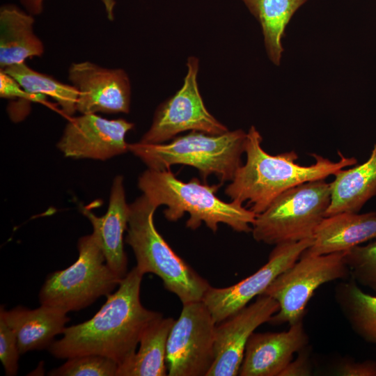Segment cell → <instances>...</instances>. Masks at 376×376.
<instances>
[{"label":"cell","instance_id":"6da1fadb","mask_svg":"<svg viewBox=\"0 0 376 376\" xmlns=\"http://www.w3.org/2000/svg\"><path fill=\"white\" fill-rule=\"evenodd\" d=\"M143 274L135 266L121 280L118 289L107 296L105 303L88 320L66 327L63 336L47 349L55 358L67 359L97 354L118 365L135 354L146 327L160 313L148 310L141 302Z\"/></svg>","mask_w":376,"mask_h":376},{"label":"cell","instance_id":"7a4b0ae2","mask_svg":"<svg viewBox=\"0 0 376 376\" xmlns=\"http://www.w3.org/2000/svg\"><path fill=\"white\" fill-rule=\"evenodd\" d=\"M262 141L260 132L251 126L246 132V162L237 169L225 189L230 201L242 205L246 202L256 214L265 210L286 190L306 182L325 179L357 164L355 157H346L338 152V161L312 154L315 163L302 166L296 163L298 155L295 151L272 155L263 150Z\"/></svg>","mask_w":376,"mask_h":376},{"label":"cell","instance_id":"3957f363","mask_svg":"<svg viewBox=\"0 0 376 376\" xmlns=\"http://www.w3.org/2000/svg\"><path fill=\"white\" fill-rule=\"evenodd\" d=\"M221 185L201 183L196 178L183 182L171 169H148L138 178L139 189L153 205L167 206L164 214L170 221H178L187 212L186 226L191 230L205 223L216 233L219 224H224L236 232L251 233L256 214L242 205L217 197Z\"/></svg>","mask_w":376,"mask_h":376},{"label":"cell","instance_id":"277c9868","mask_svg":"<svg viewBox=\"0 0 376 376\" xmlns=\"http://www.w3.org/2000/svg\"><path fill=\"white\" fill-rule=\"evenodd\" d=\"M246 132L242 130L210 134L199 131L175 137L169 143H129L128 148L148 169L167 170L175 164L194 167L204 180L215 175L231 181L242 166Z\"/></svg>","mask_w":376,"mask_h":376},{"label":"cell","instance_id":"5b68a950","mask_svg":"<svg viewBox=\"0 0 376 376\" xmlns=\"http://www.w3.org/2000/svg\"><path fill=\"white\" fill-rule=\"evenodd\" d=\"M130 212L125 242L132 248L136 267L143 275L159 277L166 290L182 304L202 300L210 285L178 256L155 228L157 207L142 194L130 204Z\"/></svg>","mask_w":376,"mask_h":376},{"label":"cell","instance_id":"8992f818","mask_svg":"<svg viewBox=\"0 0 376 376\" xmlns=\"http://www.w3.org/2000/svg\"><path fill=\"white\" fill-rule=\"evenodd\" d=\"M77 249L78 258L72 265L47 277L39 292L40 304L67 313L77 311L119 285L122 279L107 265L96 230L80 237Z\"/></svg>","mask_w":376,"mask_h":376},{"label":"cell","instance_id":"52a82bcc","mask_svg":"<svg viewBox=\"0 0 376 376\" xmlns=\"http://www.w3.org/2000/svg\"><path fill=\"white\" fill-rule=\"evenodd\" d=\"M330 201L331 185L325 179L293 187L256 214L252 224L253 237L275 246L313 238Z\"/></svg>","mask_w":376,"mask_h":376},{"label":"cell","instance_id":"ba28073f","mask_svg":"<svg viewBox=\"0 0 376 376\" xmlns=\"http://www.w3.org/2000/svg\"><path fill=\"white\" fill-rule=\"evenodd\" d=\"M346 252L301 255L279 274L263 293L274 299L279 305V311L268 322L292 325L302 320L308 302L320 285L350 277L345 262Z\"/></svg>","mask_w":376,"mask_h":376},{"label":"cell","instance_id":"9c48e42d","mask_svg":"<svg viewBox=\"0 0 376 376\" xmlns=\"http://www.w3.org/2000/svg\"><path fill=\"white\" fill-rule=\"evenodd\" d=\"M217 324L202 300L182 304L166 344L169 376H207L214 360Z\"/></svg>","mask_w":376,"mask_h":376},{"label":"cell","instance_id":"30bf717a","mask_svg":"<svg viewBox=\"0 0 376 376\" xmlns=\"http://www.w3.org/2000/svg\"><path fill=\"white\" fill-rule=\"evenodd\" d=\"M184 84L176 93L157 109L152 123L140 142L162 143L180 132L199 131L210 134H221L228 131L207 109L197 84L198 60L189 57Z\"/></svg>","mask_w":376,"mask_h":376},{"label":"cell","instance_id":"8fae6325","mask_svg":"<svg viewBox=\"0 0 376 376\" xmlns=\"http://www.w3.org/2000/svg\"><path fill=\"white\" fill-rule=\"evenodd\" d=\"M313 241V238H309L277 244L270 253L267 262L253 274L228 287L210 285L202 301L215 323L226 320L248 305L256 296L263 294L279 274L299 260Z\"/></svg>","mask_w":376,"mask_h":376},{"label":"cell","instance_id":"7c38bea8","mask_svg":"<svg viewBox=\"0 0 376 376\" xmlns=\"http://www.w3.org/2000/svg\"><path fill=\"white\" fill-rule=\"evenodd\" d=\"M133 127L123 118L81 114L70 119L57 147L66 157L104 161L129 151L125 137Z\"/></svg>","mask_w":376,"mask_h":376},{"label":"cell","instance_id":"4fadbf2b","mask_svg":"<svg viewBox=\"0 0 376 376\" xmlns=\"http://www.w3.org/2000/svg\"><path fill=\"white\" fill-rule=\"evenodd\" d=\"M279 309L274 299L261 294L254 302L217 324L214 360L207 376L238 375L249 337Z\"/></svg>","mask_w":376,"mask_h":376},{"label":"cell","instance_id":"5bb4252c","mask_svg":"<svg viewBox=\"0 0 376 376\" xmlns=\"http://www.w3.org/2000/svg\"><path fill=\"white\" fill-rule=\"evenodd\" d=\"M68 78L78 91L77 108L81 114L129 112L131 87L123 70L84 61L71 65Z\"/></svg>","mask_w":376,"mask_h":376},{"label":"cell","instance_id":"9a60e30c","mask_svg":"<svg viewBox=\"0 0 376 376\" xmlns=\"http://www.w3.org/2000/svg\"><path fill=\"white\" fill-rule=\"evenodd\" d=\"M308 337L302 320L286 331L253 333L246 345L240 376H281L293 354L304 350Z\"/></svg>","mask_w":376,"mask_h":376},{"label":"cell","instance_id":"2e32d148","mask_svg":"<svg viewBox=\"0 0 376 376\" xmlns=\"http://www.w3.org/2000/svg\"><path fill=\"white\" fill-rule=\"evenodd\" d=\"M81 212L90 221L93 229L99 234L107 265L123 279L127 274V258L123 247V234L127 229L130 212L123 176L117 175L113 179L108 208L104 215H95L87 206H81Z\"/></svg>","mask_w":376,"mask_h":376},{"label":"cell","instance_id":"e0dca14e","mask_svg":"<svg viewBox=\"0 0 376 376\" xmlns=\"http://www.w3.org/2000/svg\"><path fill=\"white\" fill-rule=\"evenodd\" d=\"M0 316L15 334L21 354L48 349L70 320L65 311L42 304L36 309L17 306L8 311L1 306Z\"/></svg>","mask_w":376,"mask_h":376},{"label":"cell","instance_id":"ac0fdd59","mask_svg":"<svg viewBox=\"0 0 376 376\" xmlns=\"http://www.w3.org/2000/svg\"><path fill=\"white\" fill-rule=\"evenodd\" d=\"M373 239H376V212H341L322 219L315 230L312 244L301 255L346 251Z\"/></svg>","mask_w":376,"mask_h":376},{"label":"cell","instance_id":"d6986e66","mask_svg":"<svg viewBox=\"0 0 376 376\" xmlns=\"http://www.w3.org/2000/svg\"><path fill=\"white\" fill-rule=\"evenodd\" d=\"M330 182L331 201L325 217L341 212L357 213L376 196V143L368 159L360 165L340 169Z\"/></svg>","mask_w":376,"mask_h":376},{"label":"cell","instance_id":"ffe728a7","mask_svg":"<svg viewBox=\"0 0 376 376\" xmlns=\"http://www.w3.org/2000/svg\"><path fill=\"white\" fill-rule=\"evenodd\" d=\"M34 19L14 5H6L0 10V67L25 62L41 56L44 46L33 32Z\"/></svg>","mask_w":376,"mask_h":376},{"label":"cell","instance_id":"44dd1931","mask_svg":"<svg viewBox=\"0 0 376 376\" xmlns=\"http://www.w3.org/2000/svg\"><path fill=\"white\" fill-rule=\"evenodd\" d=\"M175 320L162 315L153 320L143 331L138 350L118 368L116 376L168 375L166 344Z\"/></svg>","mask_w":376,"mask_h":376},{"label":"cell","instance_id":"7402d4cb","mask_svg":"<svg viewBox=\"0 0 376 376\" xmlns=\"http://www.w3.org/2000/svg\"><path fill=\"white\" fill-rule=\"evenodd\" d=\"M260 23L267 54L279 65L284 52L282 41L288 24L308 0H241Z\"/></svg>","mask_w":376,"mask_h":376},{"label":"cell","instance_id":"603a6c76","mask_svg":"<svg viewBox=\"0 0 376 376\" xmlns=\"http://www.w3.org/2000/svg\"><path fill=\"white\" fill-rule=\"evenodd\" d=\"M335 295L352 330L366 342L376 345V295L363 292L351 278L336 287Z\"/></svg>","mask_w":376,"mask_h":376},{"label":"cell","instance_id":"cb8c5ba5","mask_svg":"<svg viewBox=\"0 0 376 376\" xmlns=\"http://www.w3.org/2000/svg\"><path fill=\"white\" fill-rule=\"evenodd\" d=\"M1 70L14 78L27 92L53 98L65 116H71L77 111L78 91L73 85L35 71L25 62Z\"/></svg>","mask_w":376,"mask_h":376},{"label":"cell","instance_id":"d4e9b609","mask_svg":"<svg viewBox=\"0 0 376 376\" xmlns=\"http://www.w3.org/2000/svg\"><path fill=\"white\" fill-rule=\"evenodd\" d=\"M345 262L350 278L376 295V242L349 249L345 254Z\"/></svg>","mask_w":376,"mask_h":376},{"label":"cell","instance_id":"484cf974","mask_svg":"<svg viewBox=\"0 0 376 376\" xmlns=\"http://www.w3.org/2000/svg\"><path fill=\"white\" fill-rule=\"evenodd\" d=\"M118 365L113 360L97 354L67 359L65 363L52 370L51 376H116Z\"/></svg>","mask_w":376,"mask_h":376},{"label":"cell","instance_id":"4316f807","mask_svg":"<svg viewBox=\"0 0 376 376\" xmlns=\"http://www.w3.org/2000/svg\"><path fill=\"white\" fill-rule=\"evenodd\" d=\"M20 354L15 334L0 316V359L6 375L17 374Z\"/></svg>","mask_w":376,"mask_h":376},{"label":"cell","instance_id":"83f0119b","mask_svg":"<svg viewBox=\"0 0 376 376\" xmlns=\"http://www.w3.org/2000/svg\"><path fill=\"white\" fill-rule=\"evenodd\" d=\"M0 96L2 98H19L26 101L43 102L47 96L27 92L11 76L0 70Z\"/></svg>","mask_w":376,"mask_h":376},{"label":"cell","instance_id":"f1b7e54d","mask_svg":"<svg viewBox=\"0 0 376 376\" xmlns=\"http://www.w3.org/2000/svg\"><path fill=\"white\" fill-rule=\"evenodd\" d=\"M336 373L342 376H376V361L366 360L361 362H343L336 368Z\"/></svg>","mask_w":376,"mask_h":376},{"label":"cell","instance_id":"f546056e","mask_svg":"<svg viewBox=\"0 0 376 376\" xmlns=\"http://www.w3.org/2000/svg\"><path fill=\"white\" fill-rule=\"evenodd\" d=\"M311 366L306 352H301L297 358L291 361L281 373V376H308L311 375Z\"/></svg>","mask_w":376,"mask_h":376},{"label":"cell","instance_id":"4dcf8cb0","mask_svg":"<svg viewBox=\"0 0 376 376\" xmlns=\"http://www.w3.org/2000/svg\"><path fill=\"white\" fill-rule=\"evenodd\" d=\"M44 0H21L22 3L32 15H39L43 10ZM104 5L109 19L114 18L113 9L116 5L115 0H102Z\"/></svg>","mask_w":376,"mask_h":376}]
</instances>
